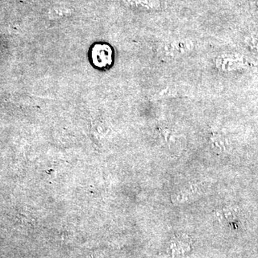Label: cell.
Returning <instances> with one entry per match:
<instances>
[{"instance_id":"2","label":"cell","mask_w":258,"mask_h":258,"mask_svg":"<svg viewBox=\"0 0 258 258\" xmlns=\"http://www.w3.org/2000/svg\"><path fill=\"white\" fill-rule=\"evenodd\" d=\"M113 50L106 44H97L91 51V58L93 64L99 69L109 67L112 63Z\"/></svg>"},{"instance_id":"1","label":"cell","mask_w":258,"mask_h":258,"mask_svg":"<svg viewBox=\"0 0 258 258\" xmlns=\"http://www.w3.org/2000/svg\"><path fill=\"white\" fill-rule=\"evenodd\" d=\"M193 48L194 43L191 40L181 39L163 44L161 52L166 58L176 59L189 53Z\"/></svg>"},{"instance_id":"3","label":"cell","mask_w":258,"mask_h":258,"mask_svg":"<svg viewBox=\"0 0 258 258\" xmlns=\"http://www.w3.org/2000/svg\"><path fill=\"white\" fill-rule=\"evenodd\" d=\"M131 6L147 11H155L161 8V3L158 0H127Z\"/></svg>"}]
</instances>
